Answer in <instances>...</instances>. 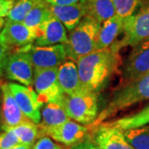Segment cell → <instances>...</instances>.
I'll return each instance as SVG.
<instances>
[{
  "instance_id": "6da1fadb",
  "label": "cell",
  "mask_w": 149,
  "mask_h": 149,
  "mask_svg": "<svg viewBox=\"0 0 149 149\" xmlns=\"http://www.w3.org/2000/svg\"><path fill=\"white\" fill-rule=\"evenodd\" d=\"M119 49L114 44L80 57L77 61L80 82L85 93H98L117 68Z\"/></svg>"
},
{
  "instance_id": "7a4b0ae2",
  "label": "cell",
  "mask_w": 149,
  "mask_h": 149,
  "mask_svg": "<svg viewBox=\"0 0 149 149\" xmlns=\"http://www.w3.org/2000/svg\"><path fill=\"white\" fill-rule=\"evenodd\" d=\"M149 100V72L124 85L113 92L110 100L99 113L92 127H98L104 120L114 116L118 112L134 104Z\"/></svg>"
},
{
  "instance_id": "3957f363",
  "label": "cell",
  "mask_w": 149,
  "mask_h": 149,
  "mask_svg": "<svg viewBox=\"0 0 149 149\" xmlns=\"http://www.w3.org/2000/svg\"><path fill=\"white\" fill-rule=\"evenodd\" d=\"M101 24L91 17L85 16L70 32L65 47L67 58L77 61L80 57L95 51L98 34Z\"/></svg>"
},
{
  "instance_id": "277c9868",
  "label": "cell",
  "mask_w": 149,
  "mask_h": 149,
  "mask_svg": "<svg viewBox=\"0 0 149 149\" xmlns=\"http://www.w3.org/2000/svg\"><path fill=\"white\" fill-rule=\"evenodd\" d=\"M123 37L120 42L113 43L119 50L124 47L139 45L149 39V0H141L133 15L124 19Z\"/></svg>"
},
{
  "instance_id": "5b68a950",
  "label": "cell",
  "mask_w": 149,
  "mask_h": 149,
  "mask_svg": "<svg viewBox=\"0 0 149 149\" xmlns=\"http://www.w3.org/2000/svg\"><path fill=\"white\" fill-rule=\"evenodd\" d=\"M98 102L97 93H83L75 95H65L61 103L70 118L80 124L91 125L100 113Z\"/></svg>"
},
{
  "instance_id": "8992f818",
  "label": "cell",
  "mask_w": 149,
  "mask_h": 149,
  "mask_svg": "<svg viewBox=\"0 0 149 149\" xmlns=\"http://www.w3.org/2000/svg\"><path fill=\"white\" fill-rule=\"evenodd\" d=\"M30 47L31 45L12 52L4 67V74L8 79L26 86H32L34 80L35 68L28 53Z\"/></svg>"
},
{
  "instance_id": "52a82bcc",
  "label": "cell",
  "mask_w": 149,
  "mask_h": 149,
  "mask_svg": "<svg viewBox=\"0 0 149 149\" xmlns=\"http://www.w3.org/2000/svg\"><path fill=\"white\" fill-rule=\"evenodd\" d=\"M58 67L35 69L33 85L38 100L42 105L49 103H61L65 94L59 84Z\"/></svg>"
},
{
  "instance_id": "ba28073f",
  "label": "cell",
  "mask_w": 149,
  "mask_h": 149,
  "mask_svg": "<svg viewBox=\"0 0 149 149\" xmlns=\"http://www.w3.org/2000/svg\"><path fill=\"white\" fill-rule=\"evenodd\" d=\"M89 129L80 123L69 120L61 125L40 131L41 136H47L65 146H74L87 140Z\"/></svg>"
},
{
  "instance_id": "9c48e42d",
  "label": "cell",
  "mask_w": 149,
  "mask_h": 149,
  "mask_svg": "<svg viewBox=\"0 0 149 149\" xmlns=\"http://www.w3.org/2000/svg\"><path fill=\"white\" fill-rule=\"evenodd\" d=\"M13 95L18 106L24 115L35 123H40L42 120L41 107L36 91L31 86L21 85L18 83H8Z\"/></svg>"
},
{
  "instance_id": "30bf717a",
  "label": "cell",
  "mask_w": 149,
  "mask_h": 149,
  "mask_svg": "<svg viewBox=\"0 0 149 149\" xmlns=\"http://www.w3.org/2000/svg\"><path fill=\"white\" fill-rule=\"evenodd\" d=\"M35 69H51L59 67L67 59L64 44L52 46H31L28 49Z\"/></svg>"
},
{
  "instance_id": "8fae6325",
  "label": "cell",
  "mask_w": 149,
  "mask_h": 149,
  "mask_svg": "<svg viewBox=\"0 0 149 149\" xmlns=\"http://www.w3.org/2000/svg\"><path fill=\"white\" fill-rule=\"evenodd\" d=\"M149 72V39L133 47L123 65L124 83L136 80Z\"/></svg>"
},
{
  "instance_id": "7c38bea8",
  "label": "cell",
  "mask_w": 149,
  "mask_h": 149,
  "mask_svg": "<svg viewBox=\"0 0 149 149\" xmlns=\"http://www.w3.org/2000/svg\"><path fill=\"white\" fill-rule=\"evenodd\" d=\"M37 32L27 27L23 22L7 21L0 32V42L13 50L31 45L37 39Z\"/></svg>"
},
{
  "instance_id": "4fadbf2b",
  "label": "cell",
  "mask_w": 149,
  "mask_h": 149,
  "mask_svg": "<svg viewBox=\"0 0 149 149\" xmlns=\"http://www.w3.org/2000/svg\"><path fill=\"white\" fill-rule=\"evenodd\" d=\"M2 91V108H1V122L2 129L15 127L27 118L18 106L14 96L13 95L8 83H0Z\"/></svg>"
},
{
  "instance_id": "5bb4252c",
  "label": "cell",
  "mask_w": 149,
  "mask_h": 149,
  "mask_svg": "<svg viewBox=\"0 0 149 149\" xmlns=\"http://www.w3.org/2000/svg\"><path fill=\"white\" fill-rule=\"evenodd\" d=\"M36 46L46 47L67 42L66 28L55 16L51 17L37 31Z\"/></svg>"
},
{
  "instance_id": "9a60e30c",
  "label": "cell",
  "mask_w": 149,
  "mask_h": 149,
  "mask_svg": "<svg viewBox=\"0 0 149 149\" xmlns=\"http://www.w3.org/2000/svg\"><path fill=\"white\" fill-rule=\"evenodd\" d=\"M94 141L101 149H135L125 138L123 131L105 123L97 127Z\"/></svg>"
},
{
  "instance_id": "2e32d148",
  "label": "cell",
  "mask_w": 149,
  "mask_h": 149,
  "mask_svg": "<svg viewBox=\"0 0 149 149\" xmlns=\"http://www.w3.org/2000/svg\"><path fill=\"white\" fill-rule=\"evenodd\" d=\"M59 84L67 95H75L85 93L80 82L78 65L72 60H66L58 67Z\"/></svg>"
},
{
  "instance_id": "e0dca14e",
  "label": "cell",
  "mask_w": 149,
  "mask_h": 149,
  "mask_svg": "<svg viewBox=\"0 0 149 149\" xmlns=\"http://www.w3.org/2000/svg\"><path fill=\"white\" fill-rule=\"evenodd\" d=\"M50 9L69 32L75 28L86 16L85 7L81 2L69 5H50Z\"/></svg>"
},
{
  "instance_id": "ac0fdd59",
  "label": "cell",
  "mask_w": 149,
  "mask_h": 149,
  "mask_svg": "<svg viewBox=\"0 0 149 149\" xmlns=\"http://www.w3.org/2000/svg\"><path fill=\"white\" fill-rule=\"evenodd\" d=\"M123 23L124 19L117 14L103 22L98 34L95 51L110 47L118 36L123 32Z\"/></svg>"
},
{
  "instance_id": "d6986e66",
  "label": "cell",
  "mask_w": 149,
  "mask_h": 149,
  "mask_svg": "<svg viewBox=\"0 0 149 149\" xmlns=\"http://www.w3.org/2000/svg\"><path fill=\"white\" fill-rule=\"evenodd\" d=\"M69 120L70 118L61 103H49L45 104L42 110V120L41 123L38 124L39 130L42 131L46 128L56 127Z\"/></svg>"
},
{
  "instance_id": "ffe728a7",
  "label": "cell",
  "mask_w": 149,
  "mask_h": 149,
  "mask_svg": "<svg viewBox=\"0 0 149 149\" xmlns=\"http://www.w3.org/2000/svg\"><path fill=\"white\" fill-rule=\"evenodd\" d=\"M86 10V16L94 18L102 24L116 15L113 0H80Z\"/></svg>"
},
{
  "instance_id": "44dd1931",
  "label": "cell",
  "mask_w": 149,
  "mask_h": 149,
  "mask_svg": "<svg viewBox=\"0 0 149 149\" xmlns=\"http://www.w3.org/2000/svg\"><path fill=\"white\" fill-rule=\"evenodd\" d=\"M105 124L118 128L122 131L148 125L149 124V105L134 114L120 118L114 121L106 123Z\"/></svg>"
},
{
  "instance_id": "7402d4cb",
  "label": "cell",
  "mask_w": 149,
  "mask_h": 149,
  "mask_svg": "<svg viewBox=\"0 0 149 149\" xmlns=\"http://www.w3.org/2000/svg\"><path fill=\"white\" fill-rule=\"evenodd\" d=\"M52 16L50 5L45 0H37L36 5L24 19L23 23L37 32L38 28Z\"/></svg>"
},
{
  "instance_id": "603a6c76",
  "label": "cell",
  "mask_w": 149,
  "mask_h": 149,
  "mask_svg": "<svg viewBox=\"0 0 149 149\" xmlns=\"http://www.w3.org/2000/svg\"><path fill=\"white\" fill-rule=\"evenodd\" d=\"M4 131H11L19 139L20 143L32 147L36 139L40 137V130L38 124L30 119L21 123L15 127L5 129Z\"/></svg>"
},
{
  "instance_id": "cb8c5ba5",
  "label": "cell",
  "mask_w": 149,
  "mask_h": 149,
  "mask_svg": "<svg viewBox=\"0 0 149 149\" xmlns=\"http://www.w3.org/2000/svg\"><path fill=\"white\" fill-rule=\"evenodd\" d=\"M123 133L135 149H149V124L128 129Z\"/></svg>"
},
{
  "instance_id": "d4e9b609",
  "label": "cell",
  "mask_w": 149,
  "mask_h": 149,
  "mask_svg": "<svg viewBox=\"0 0 149 149\" xmlns=\"http://www.w3.org/2000/svg\"><path fill=\"white\" fill-rule=\"evenodd\" d=\"M37 0H15L14 4L8 15L7 21L23 22L27 14L36 5Z\"/></svg>"
},
{
  "instance_id": "484cf974",
  "label": "cell",
  "mask_w": 149,
  "mask_h": 149,
  "mask_svg": "<svg viewBox=\"0 0 149 149\" xmlns=\"http://www.w3.org/2000/svg\"><path fill=\"white\" fill-rule=\"evenodd\" d=\"M116 14L123 19L133 15L138 9L141 0H113Z\"/></svg>"
},
{
  "instance_id": "4316f807",
  "label": "cell",
  "mask_w": 149,
  "mask_h": 149,
  "mask_svg": "<svg viewBox=\"0 0 149 149\" xmlns=\"http://www.w3.org/2000/svg\"><path fill=\"white\" fill-rule=\"evenodd\" d=\"M19 144V139L13 132L4 131L0 133V149H10Z\"/></svg>"
},
{
  "instance_id": "83f0119b",
  "label": "cell",
  "mask_w": 149,
  "mask_h": 149,
  "mask_svg": "<svg viewBox=\"0 0 149 149\" xmlns=\"http://www.w3.org/2000/svg\"><path fill=\"white\" fill-rule=\"evenodd\" d=\"M32 149H65L61 146L54 143L50 137L44 136L33 145Z\"/></svg>"
},
{
  "instance_id": "f1b7e54d",
  "label": "cell",
  "mask_w": 149,
  "mask_h": 149,
  "mask_svg": "<svg viewBox=\"0 0 149 149\" xmlns=\"http://www.w3.org/2000/svg\"><path fill=\"white\" fill-rule=\"evenodd\" d=\"M11 53H12V49L0 42V80L4 74L6 62Z\"/></svg>"
},
{
  "instance_id": "f546056e",
  "label": "cell",
  "mask_w": 149,
  "mask_h": 149,
  "mask_svg": "<svg viewBox=\"0 0 149 149\" xmlns=\"http://www.w3.org/2000/svg\"><path fill=\"white\" fill-rule=\"evenodd\" d=\"M15 0H0V17H8Z\"/></svg>"
},
{
  "instance_id": "4dcf8cb0",
  "label": "cell",
  "mask_w": 149,
  "mask_h": 149,
  "mask_svg": "<svg viewBox=\"0 0 149 149\" xmlns=\"http://www.w3.org/2000/svg\"><path fill=\"white\" fill-rule=\"evenodd\" d=\"M71 149H101L95 143H92L89 140L84 141L80 143L73 146Z\"/></svg>"
},
{
  "instance_id": "1f68e13d",
  "label": "cell",
  "mask_w": 149,
  "mask_h": 149,
  "mask_svg": "<svg viewBox=\"0 0 149 149\" xmlns=\"http://www.w3.org/2000/svg\"><path fill=\"white\" fill-rule=\"evenodd\" d=\"M49 5H69L79 3L80 0H45Z\"/></svg>"
},
{
  "instance_id": "d6a6232c",
  "label": "cell",
  "mask_w": 149,
  "mask_h": 149,
  "mask_svg": "<svg viewBox=\"0 0 149 149\" xmlns=\"http://www.w3.org/2000/svg\"><path fill=\"white\" fill-rule=\"evenodd\" d=\"M10 149H32V147L27 146V145H23V144H19L14 148H12Z\"/></svg>"
},
{
  "instance_id": "836d02e7",
  "label": "cell",
  "mask_w": 149,
  "mask_h": 149,
  "mask_svg": "<svg viewBox=\"0 0 149 149\" xmlns=\"http://www.w3.org/2000/svg\"><path fill=\"white\" fill-rule=\"evenodd\" d=\"M6 22L4 20V18H3V17H0V32H2V30H3V28L4 27V25H5Z\"/></svg>"
},
{
  "instance_id": "e575fe53",
  "label": "cell",
  "mask_w": 149,
  "mask_h": 149,
  "mask_svg": "<svg viewBox=\"0 0 149 149\" xmlns=\"http://www.w3.org/2000/svg\"><path fill=\"white\" fill-rule=\"evenodd\" d=\"M0 123H1V113H0Z\"/></svg>"
}]
</instances>
